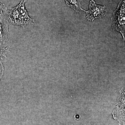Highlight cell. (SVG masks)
<instances>
[{
	"mask_svg": "<svg viewBox=\"0 0 125 125\" xmlns=\"http://www.w3.org/2000/svg\"><path fill=\"white\" fill-rule=\"evenodd\" d=\"M4 67L2 62L0 61V81L3 76L4 73Z\"/></svg>",
	"mask_w": 125,
	"mask_h": 125,
	"instance_id": "cell-6",
	"label": "cell"
},
{
	"mask_svg": "<svg viewBox=\"0 0 125 125\" xmlns=\"http://www.w3.org/2000/svg\"><path fill=\"white\" fill-rule=\"evenodd\" d=\"M9 23L4 11L0 12V44H4L9 39Z\"/></svg>",
	"mask_w": 125,
	"mask_h": 125,
	"instance_id": "cell-4",
	"label": "cell"
},
{
	"mask_svg": "<svg viewBox=\"0 0 125 125\" xmlns=\"http://www.w3.org/2000/svg\"><path fill=\"white\" fill-rule=\"evenodd\" d=\"M108 7L105 5H99L96 4L93 0L90 1L89 5V9L88 11L83 10L86 13L87 20L93 21L95 19L103 18L106 15Z\"/></svg>",
	"mask_w": 125,
	"mask_h": 125,
	"instance_id": "cell-3",
	"label": "cell"
},
{
	"mask_svg": "<svg viewBox=\"0 0 125 125\" xmlns=\"http://www.w3.org/2000/svg\"><path fill=\"white\" fill-rule=\"evenodd\" d=\"M125 0H121L118 7L114 11L111 20L112 27L117 31L120 32L125 40Z\"/></svg>",
	"mask_w": 125,
	"mask_h": 125,
	"instance_id": "cell-2",
	"label": "cell"
},
{
	"mask_svg": "<svg viewBox=\"0 0 125 125\" xmlns=\"http://www.w3.org/2000/svg\"><path fill=\"white\" fill-rule=\"evenodd\" d=\"M6 7V6L4 4L0 2V12L4 11Z\"/></svg>",
	"mask_w": 125,
	"mask_h": 125,
	"instance_id": "cell-7",
	"label": "cell"
},
{
	"mask_svg": "<svg viewBox=\"0 0 125 125\" xmlns=\"http://www.w3.org/2000/svg\"><path fill=\"white\" fill-rule=\"evenodd\" d=\"M27 0H21L19 4L13 8L6 7L4 13L9 23L23 27L35 23L34 20L30 18L25 8Z\"/></svg>",
	"mask_w": 125,
	"mask_h": 125,
	"instance_id": "cell-1",
	"label": "cell"
},
{
	"mask_svg": "<svg viewBox=\"0 0 125 125\" xmlns=\"http://www.w3.org/2000/svg\"><path fill=\"white\" fill-rule=\"evenodd\" d=\"M6 49V48H3L0 47V59L4 57V55L3 54V52Z\"/></svg>",
	"mask_w": 125,
	"mask_h": 125,
	"instance_id": "cell-8",
	"label": "cell"
},
{
	"mask_svg": "<svg viewBox=\"0 0 125 125\" xmlns=\"http://www.w3.org/2000/svg\"><path fill=\"white\" fill-rule=\"evenodd\" d=\"M82 0H65L67 6L79 13L83 10L81 2Z\"/></svg>",
	"mask_w": 125,
	"mask_h": 125,
	"instance_id": "cell-5",
	"label": "cell"
}]
</instances>
